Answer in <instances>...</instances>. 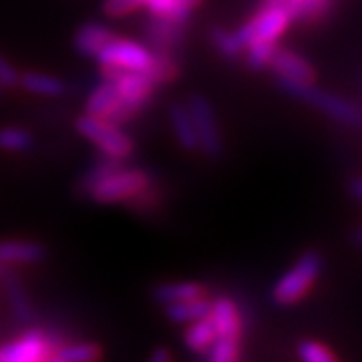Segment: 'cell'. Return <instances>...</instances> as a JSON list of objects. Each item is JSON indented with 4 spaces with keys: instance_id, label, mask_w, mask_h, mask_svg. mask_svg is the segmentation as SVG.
Instances as JSON below:
<instances>
[{
    "instance_id": "6da1fadb",
    "label": "cell",
    "mask_w": 362,
    "mask_h": 362,
    "mask_svg": "<svg viewBox=\"0 0 362 362\" xmlns=\"http://www.w3.org/2000/svg\"><path fill=\"white\" fill-rule=\"evenodd\" d=\"M278 87L292 95L298 101L310 103L314 109L322 111L328 117L337 119L340 123L346 125H358L362 121V111L354 103H350L346 99L326 93L314 87V83H306V81H290V78L278 77Z\"/></svg>"
},
{
    "instance_id": "7a4b0ae2",
    "label": "cell",
    "mask_w": 362,
    "mask_h": 362,
    "mask_svg": "<svg viewBox=\"0 0 362 362\" xmlns=\"http://www.w3.org/2000/svg\"><path fill=\"white\" fill-rule=\"evenodd\" d=\"M324 259L318 252H306L294 262V266L284 272L272 288V298L280 306L296 304L308 294L314 282L322 272Z\"/></svg>"
},
{
    "instance_id": "3957f363",
    "label": "cell",
    "mask_w": 362,
    "mask_h": 362,
    "mask_svg": "<svg viewBox=\"0 0 362 362\" xmlns=\"http://www.w3.org/2000/svg\"><path fill=\"white\" fill-rule=\"evenodd\" d=\"M77 131L101 151V156L125 161L133 153V141L129 135L121 129V125H115L103 117L87 115V113L81 115L77 119Z\"/></svg>"
},
{
    "instance_id": "277c9868",
    "label": "cell",
    "mask_w": 362,
    "mask_h": 362,
    "mask_svg": "<svg viewBox=\"0 0 362 362\" xmlns=\"http://www.w3.org/2000/svg\"><path fill=\"white\" fill-rule=\"evenodd\" d=\"M292 23V14L282 0H270L256 16H252L246 25L235 30V37L246 49L250 42H276L280 35Z\"/></svg>"
},
{
    "instance_id": "5b68a950",
    "label": "cell",
    "mask_w": 362,
    "mask_h": 362,
    "mask_svg": "<svg viewBox=\"0 0 362 362\" xmlns=\"http://www.w3.org/2000/svg\"><path fill=\"white\" fill-rule=\"evenodd\" d=\"M149 183V175L141 169L119 168L99 183H95L89 189V195L97 204H119L129 202L131 197L143 192Z\"/></svg>"
},
{
    "instance_id": "8992f818",
    "label": "cell",
    "mask_w": 362,
    "mask_h": 362,
    "mask_svg": "<svg viewBox=\"0 0 362 362\" xmlns=\"http://www.w3.org/2000/svg\"><path fill=\"white\" fill-rule=\"evenodd\" d=\"M187 109H189L195 135H197V149L209 159H220L223 153V139H221L218 117L211 103L204 95L195 93L187 101Z\"/></svg>"
},
{
    "instance_id": "52a82bcc",
    "label": "cell",
    "mask_w": 362,
    "mask_h": 362,
    "mask_svg": "<svg viewBox=\"0 0 362 362\" xmlns=\"http://www.w3.org/2000/svg\"><path fill=\"white\" fill-rule=\"evenodd\" d=\"M153 51L135 40L115 37L105 45L101 52L95 57L101 66H115L123 71H143L149 65Z\"/></svg>"
},
{
    "instance_id": "ba28073f",
    "label": "cell",
    "mask_w": 362,
    "mask_h": 362,
    "mask_svg": "<svg viewBox=\"0 0 362 362\" xmlns=\"http://www.w3.org/2000/svg\"><path fill=\"white\" fill-rule=\"evenodd\" d=\"M52 342L40 330H30L0 346V362H40L51 358Z\"/></svg>"
},
{
    "instance_id": "9c48e42d",
    "label": "cell",
    "mask_w": 362,
    "mask_h": 362,
    "mask_svg": "<svg viewBox=\"0 0 362 362\" xmlns=\"http://www.w3.org/2000/svg\"><path fill=\"white\" fill-rule=\"evenodd\" d=\"M209 318L214 322L218 338H230V340H240L242 337V316L233 300L221 296L211 302Z\"/></svg>"
},
{
    "instance_id": "30bf717a",
    "label": "cell",
    "mask_w": 362,
    "mask_h": 362,
    "mask_svg": "<svg viewBox=\"0 0 362 362\" xmlns=\"http://www.w3.org/2000/svg\"><path fill=\"white\" fill-rule=\"evenodd\" d=\"M187 21H173V18H157L153 16L151 23L145 28V37L156 49L153 52H165L177 47V42L183 37Z\"/></svg>"
},
{
    "instance_id": "8fae6325",
    "label": "cell",
    "mask_w": 362,
    "mask_h": 362,
    "mask_svg": "<svg viewBox=\"0 0 362 362\" xmlns=\"http://www.w3.org/2000/svg\"><path fill=\"white\" fill-rule=\"evenodd\" d=\"M270 66L276 71V75L282 78H290V81H306V83H314V66L300 57L298 52L288 51V49H278L272 54Z\"/></svg>"
},
{
    "instance_id": "7c38bea8",
    "label": "cell",
    "mask_w": 362,
    "mask_h": 362,
    "mask_svg": "<svg viewBox=\"0 0 362 362\" xmlns=\"http://www.w3.org/2000/svg\"><path fill=\"white\" fill-rule=\"evenodd\" d=\"M47 258V247L35 240H2L0 242V262L13 264H37Z\"/></svg>"
},
{
    "instance_id": "4fadbf2b",
    "label": "cell",
    "mask_w": 362,
    "mask_h": 362,
    "mask_svg": "<svg viewBox=\"0 0 362 362\" xmlns=\"http://www.w3.org/2000/svg\"><path fill=\"white\" fill-rule=\"evenodd\" d=\"M115 39V33L109 30L107 26L99 25V23H85V25L78 28L75 33V39H73V45L77 52H81L83 57H90L95 59L105 45L109 40Z\"/></svg>"
},
{
    "instance_id": "5bb4252c",
    "label": "cell",
    "mask_w": 362,
    "mask_h": 362,
    "mask_svg": "<svg viewBox=\"0 0 362 362\" xmlns=\"http://www.w3.org/2000/svg\"><path fill=\"white\" fill-rule=\"evenodd\" d=\"M169 125L177 143L185 151H197V135L187 105L173 103L169 107Z\"/></svg>"
},
{
    "instance_id": "9a60e30c",
    "label": "cell",
    "mask_w": 362,
    "mask_h": 362,
    "mask_svg": "<svg viewBox=\"0 0 362 362\" xmlns=\"http://www.w3.org/2000/svg\"><path fill=\"white\" fill-rule=\"evenodd\" d=\"M211 310V302L206 296L189 298V300H181V302H173L165 306V314L171 322L177 324H189L209 316Z\"/></svg>"
},
{
    "instance_id": "2e32d148",
    "label": "cell",
    "mask_w": 362,
    "mask_h": 362,
    "mask_svg": "<svg viewBox=\"0 0 362 362\" xmlns=\"http://www.w3.org/2000/svg\"><path fill=\"white\" fill-rule=\"evenodd\" d=\"M119 103V93H117L115 85L113 81L109 78H103L101 85H97L93 93L89 95L87 103H85V113L87 115H95V117H107L113 113V109Z\"/></svg>"
},
{
    "instance_id": "e0dca14e",
    "label": "cell",
    "mask_w": 362,
    "mask_h": 362,
    "mask_svg": "<svg viewBox=\"0 0 362 362\" xmlns=\"http://www.w3.org/2000/svg\"><path fill=\"white\" fill-rule=\"evenodd\" d=\"M204 0H147V11L157 18L189 21V16Z\"/></svg>"
},
{
    "instance_id": "ac0fdd59",
    "label": "cell",
    "mask_w": 362,
    "mask_h": 362,
    "mask_svg": "<svg viewBox=\"0 0 362 362\" xmlns=\"http://www.w3.org/2000/svg\"><path fill=\"white\" fill-rule=\"evenodd\" d=\"M18 87H23L26 93L39 95V97H61L65 95V83L61 78L42 75V73H33L28 71L18 78Z\"/></svg>"
},
{
    "instance_id": "d6986e66",
    "label": "cell",
    "mask_w": 362,
    "mask_h": 362,
    "mask_svg": "<svg viewBox=\"0 0 362 362\" xmlns=\"http://www.w3.org/2000/svg\"><path fill=\"white\" fill-rule=\"evenodd\" d=\"M199 296H206V288L197 282H169V284L157 286L153 290V298L163 306Z\"/></svg>"
},
{
    "instance_id": "ffe728a7",
    "label": "cell",
    "mask_w": 362,
    "mask_h": 362,
    "mask_svg": "<svg viewBox=\"0 0 362 362\" xmlns=\"http://www.w3.org/2000/svg\"><path fill=\"white\" fill-rule=\"evenodd\" d=\"M216 338H218V334H216V328H214V322L209 316L187 324V330L183 334L185 346L197 352V354H206V350L211 346V342Z\"/></svg>"
},
{
    "instance_id": "44dd1931",
    "label": "cell",
    "mask_w": 362,
    "mask_h": 362,
    "mask_svg": "<svg viewBox=\"0 0 362 362\" xmlns=\"http://www.w3.org/2000/svg\"><path fill=\"white\" fill-rule=\"evenodd\" d=\"M141 73L157 87V85H165V83H171L180 77V66L165 52H153L149 65L145 66Z\"/></svg>"
},
{
    "instance_id": "7402d4cb",
    "label": "cell",
    "mask_w": 362,
    "mask_h": 362,
    "mask_svg": "<svg viewBox=\"0 0 362 362\" xmlns=\"http://www.w3.org/2000/svg\"><path fill=\"white\" fill-rule=\"evenodd\" d=\"M101 358L99 344L93 342H75V344H63L52 350L51 361L54 362H90Z\"/></svg>"
},
{
    "instance_id": "603a6c76",
    "label": "cell",
    "mask_w": 362,
    "mask_h": 362,
    "mask_svg": "<svg viewBox=\"0 0 362 362\" xmlns=\"http://www.w3.org/2000/svg\"><path fill=\"white\" fill-rule=\"evenodd\" d=\"M33 147V135L23 127H2L0 129V149L11 151V153H23Z\"/></svg>"
},
{
    "instance_id": "cb8c5ba5",
    "label": "cell",
    "mask_w": 362,
    "mask_h": 362,
    "mask_svg": "<svg viewBox=\"0 0 362 362\" xmlns=\"http://www.w3.org/2000/svg\"><path fill=\"white\" fill-rule=\"evenodd\" d=\"M209 40H211V45H214L226 59H238V57L242 54V51H244V47H242V42L238 40L235 33L226 30V28H221V26H214V28L209 30Z\"/></svg>"
},
{
    "instance_id": "d4e9b609",
    "label": "cell",
    "mask_w": 362,
    "mask_h": 362,
    "mask_svg": "<svg viewBox=\"0 0 362 362\" xmlns=\"http://www.w3.org/2000/svg\"><path fill=\"white\" fill-rule=\"evenodd\" d=\"M119 168H123V159L101 156V159H99V161L85 173V177L81 180V189H83L85 194H89V189L95 183H99L103 177H107L109 173H113V171H117Z\"/></svg>"
},
{
    "instance_id": "484cf974",
    "label": "cell",
    "mask_w": 362,
    "mask_h": 362,
    "mask_svg": "<svg viewBox=\"0 0 362 362\" xmlns=\"http://www.w3.org/2000/svg\"><path fill=\"white\" fill-rule=\"evenodd\" d=\"M6 296H8V302L13 306L16 318L21 322H28L33 318V310H30V302L26 298V292L23 290V286L18 284V280H14V278L6 280Z\"/></svg>"
},
{
    "instance_id": "4316f807",
    "label": "cell",
    "mask_w": 362,
    "mask_h": 362,
    "mask_svg": "<svg viewBox=\"0 0 362 362\" xmlns=\"http://www.w3.org/2000/svg\"><path fill=\"white\" fill-rule=\"evenodd\" d=\"M206 358L211 362H233L240 358V340L216 338L206 350Z\"/></svg>"
},
{
    "instance_id": "83f0119b",
    "label": "cell",
    "mask_w": 362,
    "mask_h": 362,
    "mask_svg": "<svg viewBox=\"0 0 362 362\" xmlns=\"http://www.w3.org/2000/svg\"><path fill=\"white\" fill-rule=\"evenodd\" d=\"M276 51V42H250L246 47V63L254 71H262L266 66H270L272 54Z\"/></svg>"
},
{
    "instance_id": "f1b7e54d",
    "label": "cell",
    "mask_w": 362,
    "mask_h": 362,
    "mask_svg": "<svg viewBox=\"0 0 362 362\" xmlns=\"http://www.w3.org/2000/svg\"><path fill=\"white\" fill-rule=\"evenodd\" d=\"M298 356L304 362H334L337 356L324 346L322 342L316 340H302L298 344Z\"/></svg>"
},
{
    "instance_id": "f546056e",
    "label": "cell",
    "mask_w": 362,
    "mask_h": 362,
    "mask_svg": "<svg viewBox=\"0 0 362 362\" xmlns=\"http://www.w3.org/2000/svg\"><path fill=\"white\" fill-rule=\"evenodd\" d=\"M292 18H316L322 13L326 0H282Z\"/></svg>"
},
{
    "instance_id": "4dcf8cb0",
    "label": "cell",
    "mask_w": 362,
    "mask_h": 362,
    "mask_svg": "<svg viewBox=\"0 0 362 362\" xmlns=\"http://www.w3.org/2000/svg\"><path fill=\"white\" fill-rule=\"evenodd\" d=\"M147 4V0H105L103 13L111 18H121L127 14L139 11Z\"/></svg>"
},
{
    "instance_id": "1f68e13d",
    "label": "cell",
    "mask_w": 362,
    "mask_h": 362,
    "mask_svg": "<svg viewBox=\"0 0 362 362\" xmlns=\"http://www.w3.org/2000/svg\"><path fill=\"white\" fill-rule=\"evenodd\" d=\"M18 78H21V73L0 54V95L18 87Z\"/></svg>"
},
{
    "instance_id": "d6a6232c",
    "label": "cell",
    "mask_w": 362,
    "mask_h": 362,
    "mask_svg": "<svg viewBox=\"0 0 362 362\" xmlns=\"http://www.w3.org/2000/svg\"><path fill=\"white\" fill-rule=\"evenodd\" d=\"M149 358H151V362H171L173 356H171V352H169L168 349H161V346H159V349H156L151 352Z\"/></svg>"
},
{
    "instance_id": "836d02e7",
    "label": "cell",
    "mask_w": 362,
    "mask_h": 362,
    "mask_svg": "<svg viewBox=\"0 0 362 362\" xmlns=\"http://www.w3.org/2000/svg\"><path fill=\"white\" fill-rule=\"evenodd\" d=\"M352 194L354 195H358V197H362V180H356V181H352Z\"/></svg>"
},
{
    "instance_id": "e575fe53",
    "label": "cell",
    "mask_w": 362,
    "mask_h": 362,
    "mask_svg": "<svg viewBox=\"0 0 362 362\" xmlns=\"http://www.w3.org/2000/svg\"><path fill=\"white\" fill-rule=\"evenodd\" d=\"M352 240H354L358 246H362V230H356V232L352 233Z\"/></svg>"
},
{
    "instance_id": "d590c367",
    "label": "cell",
    "mask_w": 362,
    "mask_h": 362,
    "mask_svg": "<svg viewBox=\"0 0 362 362\" xmlns=\"http://www.w3.org/2000/svg\"><path fill=\"white\" fill-rule=\"evenodd\" d=\"M4 274H6V264H2V262H0V278H2Z\"/></svg>"
}]
</instances>
